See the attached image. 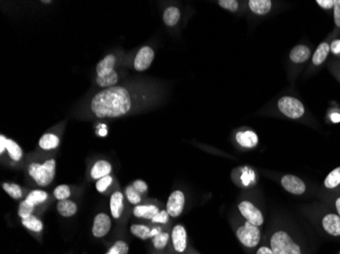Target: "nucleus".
<instances>
[{"label": "nucleus", "instance_id": "obj_7", "mask_svg": "<svg viewBox=\"0 0 340 254\" xmlns=\"http://www.w3.org/2000/svg\"><path fill=\"white\" fill-rule=\"evenodd\" d=\"M155 57L154 50L149 47L144 46L142 47L139 52L135 55L134 61H133V68L137 71H145L149 68H150L153 60Z\"/></svg>", "mask_w": 340, "mask_h": 254}, {"label": "nucleus", "instance_id": "obj_1", "mask_svg": "<svg viewBox=\"0 0 340 254\" xmlns=\"http://www.w3.org/2000/svg\"><path fill=\"white\" fill-rule=\"evenodd\" d=\"M131 92L120 86L104 89L91 101V111L98 118H117L128 114L131 108Z\"/></svg>", "mask_w": 340, "mask_h": 254}, {"label": "nucleus", "instance_id": "obj_42", "mask_svg": "<svg viewBox=\"0 0 340 254\" xmlns=\"http://www.w3.org/2000/svg\"><path fill=\"white\" fill-rule=\"evenodd\" d=\"M330 50H332L334 54H339L340 53V40H335V41L332 42V44L330 45Z\"/></svg>", "mask_w": 340, "mask_h": 254}, {"label": "nucleus", "instance_id": "obj_22", "mask_svg": "<svg viewBox=\"0 0 340 254\" xmlns=\"http://www.w3.org/2000/svg\"><path fill=\"white\" fill-rule=\"evenodd\" d=\"M181 20V10L175 6H169L163 13V22L168 26H174Z\"/></svg>", "mask_w": 340, "mask_h": 254}, {"label": "nucleus", "instance_id": "obj_36", "mask_svg": "<svg viewBox=\"0 0 340 254\" xmlns=\"http://www.w3.org/2000/svg\"><path fill=\"white\" fill-rule=\"evenodd\" d=\"M112 183V177L110 175H108V176H105L101 179H99L96 183V189L100 192V193H103L104 191H106V189L109 187Z\"/></svg>", "mask_w": 340, "mask_h": 254}, {"label": "nucleus", "instance_id": "obj_20", "mask_svg": "<svg viewBox=\"0 0 340 254\" xmlns=\"http://www.w3.org/2000/svg\"><path fill=\"white\" fill-rule=\"evenodd\" d=\"M56 207H57V211L59 212V215L63 218L73 217L74 215H76V212L78 210L77 205L70 199L59 200Z\"/></svg>", "mask_w": 340, "mask_h": 254}, {"label": "nucleus", "instance_id": "obj_24", "mask_svg": "<svg viewBox=\"0 0 340 254\" xmlns=\"http://www.w3.org/2000/svg\"><path fill=\"white\" fill-rule=\"evenodd\" d=\"M118 82V74L115 70H113L111 73L104 75V76H97L96 77V84L104 89H108L114 87Z\"/></svg>", "mask_w": 340, "mask_h": 254}, {"label": "nucleus", "instance_id": "obj_25", "mask_svg": "<svg viewBox=\"0 0 340 254\" xmlns=\"http://www.w3.org/2000/svg\"><path fill=\"white\" fill-rule=\"evenodd\" d=\"M5 143H6V150L10 158L13 160V161L19 162L23 157V150L21 146L15 140L9 139H6Z\"/></svg>", "mask_w": 340, "mask_h": 254}, {"label": "nucleus", "instance_id": "obj_44", "mask_svg": "<svg viewBox=\"0 0 340 254\" xmlns=\"http://www.w3.org/2000/svg\"><path fill=\"white\" fill-rule=\"evenodd\" d=\"M0 139H1V141H0V154L2 155L4 153V151L6 150V143H5L6 138L1 135V137H0Z\"/></svg>", "mask_w": 340, "mask_h": 254}, {"label": "nucleus", "instance_id": "obj_19", "mask_svg": "<svg viewBox=\"0 0 340 254\" xmlns=\"http://www.w3.org/2000/svg\"><path fill=\"white\" fill-rule=\"evenodd\" d=\"M249 7L256 15L265 16L271 10L272 1L271 0H250Z\"/></svg>", "mask_w": 340, "mask_h": 254}, {"label": "nucleus", "instance_id": "obj_23", "mask_svg": "<svg viewBox=\"0 0 340 254\" xmlns=\"http://www.w3.org/2000/svg\"><path fill=\"white\" fill-rule=\"evenodd\" d=\"M329 52H330V45L326 42L321 43L319 47L317 48L316 52L314 53V55H313V63H314L315 65L322 64L326 60V58H327Z\"/></svg>", "mask_w": 340, "mask_h": 254}, {"label": "nucleus", "instance_id": "obj_40", "mask_svg": "<svg viewBox=\"0 0 340 254\" xmlns=\"http://www.w3.org/2000/svg\"><path fill=\"white\" fill-rule=\"evenodd\" d=\"M334 22L335 24L340 28V0H335L334 4Z\"/></svg>", "mask_w": 340, "mask_h": 254}, {"label": "nucleus", "instance_id": "obj_4", "mask_svg": "<svg viewBox=\"0 0 340 254\" xmlns=\"http://www.w3.org/2000/svg\"><path fill=\"white\" fill-rule=\"evenodd\" d=\"M236 237L238 241L248 248H255L261 240V231L259 227L246 222L236 230Z\"/></svg>", "mask_w": 340, "mask_h": 254}, {"label": "nucleus", "instance_id": "obj_6", "mask_svg": "<svg viewBox=\"0 0 340 254\" xmlns=\"http://www.w3.org/2000/svg\"><path fill=\"white\" fill-rule=\"evenodd\" d=\"M238 209H239V212L242 215V217L248 222L258 227L263 225L264 217L262 215L261 210L257 207H255L251 202L243 200V202H241L238 205Z\"/></svg>", "mask_w": 340, "mask_h": 254}, {"label": "nucleus", "instance_id": "obj_11", "mask_svg": "<svg viewBox=\"0 0 340 254\" xmlns=\"http://www.w3.org/2000/svg\"><path fill=\"white\" fill-rule=\"evenodd\" d=\"M171 240L175 251L182 253L185 250L187 245V235L183 226L176 225L174 227L171 233Z\"/></svg>", "mask_w": 340, "mask_h": 254}, {"label": "nucleus", "instance_id": "obj_38", "mask_svg": "<svg viewBox=\"0 0 340 254\" xmlns=\"http://www.w3.org/2000/svg\"><path fill=\"white\" fill-rule=\"evenodd\" d=\"M169 220V213L167 210H161L151 220L155 224H166Z\"/></svg>", "mask_w": 340, "mask_h": 254}, {"label": "nucleus", "instance_id": "obj_33", "mask_svg": "<svg viewBox=\"0 0 340 254\" xmlns=\"http://www.w3.org/2000/svg\"><path fill=\"white\" fill-rule=\"evenodd\" d=\"M129 250V245L122 240H118L106 254H128Z\"/></svg>", "mask_w": 340, "mask_h": 254}, {"label": "nucleus", "instance_id": "obj_2", "mask_svg": "<svg viewBox=\"0 0 340 254\" xmlns=\"http://www.w3.org/2000/svg\"><path fill=\"white\" fill-rule=\"evenodd\" d=\"M30 176L36 181L40 186L45 187L52 183L56 172V162L55 160L50 159L45 161L43 164L32 163L28 168Z\"/></svg>", "mask_w": 340, "mask_h": 254}, {"label": "nucleus", "instance_id": "obj_29", "mask_svg": "<svg viewBox=\"0 0 340 254\" xmlns=\"http://www.w3.org/2000/svg\"><path fill=\"white\" fill-rule=\"evenodd\" d=\"M131 232L135 237H138L142 240H146L151 238V229L145 225H131Z\"/></svg>", "mask_w": 340, "mask_h": 254}, {"label": "nucleus", "instance_id": "obj_43", "mask_svg": "<svg viewBox=\"0 0 340 254\" xmlns=\"http://www.w3.org/2000/svg\"><path fill=\"white\" fill-rule=\"evenodd\" d=\"M256 254H274V252L272 251L271 247H268V246H262V247H260L259 249L257 250Z\"/></svg>", "mask_w": 340, "mask_h": 254}, {"label": "nucleus", "instance_id": "obj_27", "mask_svg": "<svg viewBox=\"0 0 340 254\" xmlns=\"http://www.w3.org/2000/svg\"><path fill=\"white\" fill-rule=\"evenodd\" d=\"M339 184H340V167L331 171L324 181L325 187L328 189H333Z\"/></svg>", "mask_w": 340, "mask_h": 254}, {"label": "nucleus", "instance_id": "obj_3", "mask_svg": "<svg viewBox=\"0 0 340 254\" xmlns=\"http://www.w3.org/2000/svg\"><path fill=\"white\" fill-rule=\"evenodd\" d=\"M270 247L274 254H302L300 245H297L291 236L283 230L276 231L271 236Z\"/></svg>", "mask_w": 340, "mask_h": 254}, {"label": "nucleus", "instance_id": "obj_39", "mask_svg": "<svg viewBox=\"0 0 340 254\" xmlns=\"http://www.w3.org/2000/svg\"><path fill=\"white\" fill-rule=\"evenodd\" d=\"M132 186L139 193H145L148 190V185L143 180H134L132 183Z\"/></svg>", "mask_w": 340, "mask_h": 254}, {"label": "nucleus", "instance_id": "obj_10", "mask_svg": "<svg viewBox=\"0 0 340 254\" xmlns=\"http://www.w3.org/2000/svg\"><path fill=\"white\" fill-rule=\"evenodd\" d=\"M110 228L111 220L107 215H105V213H98V215L95 217L92 228V233L95 237H104L110 231Z\"/></svg>", "mask_w": 340, "mask_h": 254}, {"label": "nucleus", "instance_id": "obj_8", "mask_svg": "<svg viewBox=\"0 0 340 254\" xmlns=\"http://www.w3.org/2000/svg\"><path fill=\"white\" fill-rule=\"evenodd\" d=\"M185 197L183 191L175 190L168 197L166 204V210L169 213V216L172 218L180 217L184 208Z\"/></svg>", "mask_w": 340, "mask_h": 254}, {"label": "nucleus", "instance_id": "obj_47", "mask_svg": "<svg viewBox=\"0 0 340 254\" xmlns=\"http://www.w3.org/2000/svg\"><path fill=\"white\" fill-rule=\"evenodd\" d=\"M41 2H42V3H45V4H49V3H51L50 0H42V1H41Z\"/></svg>", "mask_w": 340, "mask_h": 254}, {"label": "nucleus", "instance_id": "obj_18", "mask_svg": "<svg viewBox=\"0 0 340 254\" xmlns=\"http://www.w3.org/2000/svg\"><path fill=\"white\" fill-rule=\"evenodd\" d=\"M159 208L156 206L148 205V206H137L133 208V215L137 218H143L152 220L159 212Z\"/></svg>", "mask_w": 340, "mask_h": 254}, {"label": "nucleus", "instance_id": "obj_26", "mask_svg": "<svg viewBox=\"0 0 340 254\" xmlns=\"http://www.w3.org/2000/svg\"><path fill=\"white\" fill-rule=\"evenodd\" d=\"M47 198H48L47 192H45L43 190H33L28 194L26 200L33 206H37V205L43 204L44 202H46Z\"/></svg>", "mask_w": 340, "mask_h": 254}, {"label": "nucleus", "instance_id": "obj_16", "mask_svg": "<svg viewBox=\"0 0 340 254\" xmlns=\"http://www.w3.org/2000/svg\"><path fill=\"white\" fill-rule=\"evenodd\" d=\"M110 211L114 219H119L124 211V195L120 191H115L110 197Z\"/></svg>", "mask_w": 340, "mask_h": 254}, {"label": "nucleus", "instance_id": "obj_31", "mask_svg": "<svg viewBox=\"0 0 340 254\" xmlns=\"http://www.w3.org/2000/svg\"><path fill=\"white\" fill-rule=\"evenodd\" d=\"M169 241V234L166 232H160L153 238V245L156 249H163Z\"/></svg>", "mask_w": 340, "mask_h": 254}, {"label": "nucleus", "instance_id": "obj_5", "mask_svg": "<svg viewBox=\"0 0 340 254\" xmlns=\"http://www.w3.org/2000/svg\"><path fill=\"white\" fill-rule=\"evenodd\" d=\"M278 109L282 114L291 119H298L305 114L303 103L293 97L285 96L278 101Z\"/></svg>", "mask_w": 340, "mask_h": 254}, {"label": "nucleus", "instance_id": "obj_30", "mask_svg": "<svg viewBox=\"0 0 340 254\" xmlns=\"http://www.w3.org/2000/svg\"><path fill=\"white\" fill-rule=\"evenodd\" d=\"M3 190L13 199H20L23 196V190L18 184L15 183H2Z\"/></svg>", "mask_w": 340, "mask_h": 254}, {"label": "nucleus", "instance_id": "obj_14", "mask_svg": "<svg viewBox=\"0 0 340 254\" xmlns=\"http://www.w3.org/2000/svg\"><path fill=\"white\" fill-rule=\"evenodd\" d=\"M112 171V166L105 160H100L96 162L91 169V177L95 180H99L105 176H108Z\"/></svg>", "mask_w": 340, "mask_h": 254}, {"label": "nucleus", "instance_id": "obj_45", "mask_svg": "<svg viewBox=\"0 0 340 254\" xmlns=\"http://www.w3.org/2000/svg\"><path fill=\"white\" fill-rule=\"evenodd\" d=\"M330 118H331V121L334 123L340 122V114L339 113H332Z\"/></svg>", "mask_w": 340, "mask_h": 254}, {"label": "nucleus", "instance_id": "obj_15", "mask_svg": "<svg viewBox=\"0 0 340 254\" xmlns=\"http://www.w3.org/2000/svg\"><path fill=\"white\" fill-rule=\"evenodd\" d=\"M115 63L116 57L113 54H108L96 66L97 76H104L111 73L113 70H115Z\"/></svg>", "mask_w": 340, "mask_h": 254}, {"label": "nucleus", "instance_id": "obj_28", "mask_svg": "<svg viewBox=\"0 0 340 254\" xmlns=\"http://www.w3.org/2000/svg\"><path fill=\"white\" fill-rule=\"evenodd\" d=\"M22 224L26 229H29L33 232H41L43 230V223L33 215L26 219H22Z\"/></svg>", "mask_w": 340, "mask_h": 254}, {"label": "nucleus", "instance_id": "obj_46", "mask_svg": "<svg viewBox=\"0 0 340 254\" xmlns=\"http://www.w3.org/2000/svg\"><path fill=\"white\" fill-rule=\"evenodd\" d=\"M335 207H336V209H337V212H338V216L340 217V197H338V198L336 199Z\"/></svg>", "mask_w": 340, "mask_h": 254}, {"label": "nucleus", "instance_id": "obj_41", "mask_svg": "<svg viewBox=\"0 0 340 254\" xmlns=\"http://www.w3.org/2000/svg\"><path fill=\"white\" fill-rule=\"evenodd\" d=\"M316 3H318L324 9H330L334 7L335 0H317Z\"/></svg>", "mask_w": 340, "mask_h": 254}, {"label": "nucleus", "instance_id": "obj_17", "mask_svg": "<svg viewBox=\"0 0 340 254\" xmlns=\"http://www.w3.org/2000/svg\"><path fill=\"white\" fill-rule=\"evenodd\" d=\"M311 55V50L306 45L295 46L289 54V58L293 63H303L309 59Z\"/></svg>", "mask_w": 340, "mask_h": 254}, {"label": "nucleus", "instance_id": "obj_32", "mask_svg": "<svg viewBox=\"0 0 340 254\" xmlns=\"http://www.w3.org/2000/svg\"><path fill=\"white\" fill-rule=\"evenodd\" d=\"M34 208H35V206L31 205L30 203H28L25 199L20 204V208H19L18 213H19V216L22 219H26V218L32 216V213L34 211Z\"/></svg>", "mask_w": 340, "mask_h": 254}, {"label": "nucleus", "instance_id": "obj_21", "mask_svg": "<svg viewBox=\"0 0 340 254\" xmlns=\"http://www.w3.org/2000/svg\"><path fill=\"white\" fill-rule=\"evenodd\" d=\"M59 138L56 135H53V133H46L39 140V145L41 149H43L45 151H50L56 149L59 145Z\"/></svg>", "mask_w": 340, "mask_h": 254}, {"label": "nucleus", "instance_id": "obj_9", "mask_svg": "<svg viewBox=\"0 0 340 254\" xmlns=\"http://www.w3.org/2000/svg\"><path fill=\"white\" fill-rule=\"evenodd\" d=\"M281 185L288 192L295 195H301L305 193L307 187L305 182L298 177L288 174L281 178Z\"/></svg>", "mask_w": 340, "mask_h": 254}, {"label": "nucleus", "instance_id": "obj_48", "mask_svg": "<svg viewBox=\"0 0 340 254\" xmlns=\"http://www.w3.org/2000/svg\"><path fill=\"white\" fill-rule=\"evenodd\" d=\"M339 254H340V251H339Z\"/></svg>", "mask_w": 340, "mask_h": 254}, {"label": "nucleus", "instance_id": "obj_13", "mask_svg": "<svg viewBox=\"0 0 340 254\" xmlns=\"http://www.w3.org/2000/svg\"><path fill=\"white\" fill-rule=\"evenodd\" d=\"M235 139L237 143L244 149H253L255 146H257L258 142H259L258 136L254 131L251 130L237 132L235 136Z\"/></svg>", "mask_w": 340, "mask_h": 254}, {"label": "nucleus", "instance_id": "obj_37", "mask_svg": "<svg viewBox=\"0 0 340 254\" xmlns=\"http://www.w3.org/2000/svg\"><path fill=\"white\" fill-rule=\"evenodd\" d=\"M218 4L231 12H235L238 9V2L236 0H219Z\"/></svg>", "mask_w": 340, "mask_h": 254}, {"label": "nucleus", "instance_id": "obj_34", "mask_svg": "<svg viewBox=\"0 0 340 254\" xmlns=\"http://www.w3.org/2000/svg\"><path fill=\"white\" fill-rule=\"evenodd\" d=\"M126 195L129 202L132 205H138L141 203V193H139L135 190L134 187L132 185L128 186L126 188Z\"/></svg>", "mask_w": 340, "mask_h": 254}, {"label": "nucleus", "instance_id": "obj_35", "mask_svg": "<svg viewBox=\"0 0 340 254\" xmlns=\"http://www.w3.org/2000/svg\"><path fill=\"white\" fill-rule=\"evenodd\" d=\"M54 196L58 200H65L71 196V188L65 184L59 185L54 190Z\"/></svg>", "mask_w": 340, "mask_h": 254}, {"label": "nucleus", "instance_id": "obj_12", "mask_svg": "<svg viewBox=\"0 0 340 254\" xmlns=\"http://www.w3.org/2000/svg\"><path fill=\"white\" fill-rule=\"evenodd\" d=\"M324 231L332 236H340V217L334 213H328L322 220Z\"/></svg>", "mask_w": 340, "mask_h": 254}]
</instances>
